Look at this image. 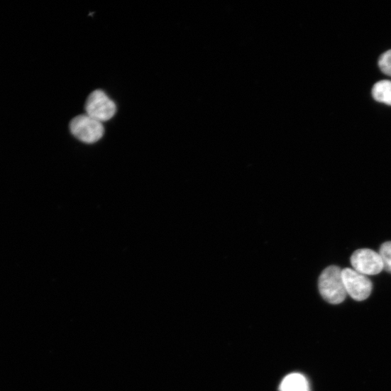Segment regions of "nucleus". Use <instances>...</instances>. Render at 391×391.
<instances>
[{
	"label": "nucleus",
	"instance_id": "nucleus-1",
	"mask_svg": "<svg viewBox=\"0 0 391 391\" xmlns=\"http://www.w3.org/2000/svg\"><path fill=\"white\" fill-rule=\"evenodd\" d=\"M319 290L324 299L332 304L342 303L347 297L342 270L337 266L325 269L319 278Z\"/></svg>",
	"mask_w": 391,
	"mask_h": 391
},
{
	"label": "nucleus",
	"instance_id": "nucleus-2",
	"mask_svg": "<svg viewBox=\"0 0 391 391\" xmlns=\"http://www.w3.org/2000/svg\"><path fill=\"white\" fill-rule=\"evenodd\" d=\"M70 131L77 139L87 144H94L104 135L101 122L89 116L80 115L70 123Z\"/></svg>",
	"mask_w": 391,
	"mask_h": 391
},
{
	"label": "nucleus",
	"instance_id": "nucleus-3",
	"mask_svg": "<svg viewBox=\"0 0 391 391\" xmlns=\"http://www.w3.org/2000/svg\"><path fill=\"white\" fill-rule=\"evenodd\" d=\"M85 109L87 115L100 122L111 120L117 111L115 102L101 90L94 91L89 94Z\"/></svg>",
	"mask_w": 391,
	"mask_h": 391
},
{
	"label": "nucleus",
	"instance_id": "nucleus-4",
	"mask_svg": "<svg viewBox=\"0 0 391 391\" xmlns=\"http://www.w3.org/2000/svg\"><path fill=\"white\" fill-rule=\"evenodd\" d=\"M342 277L347 292L353 299L364 301L371 294L373 283L365 275L351 268L342 270Z\"/></svg>",
	"mask_w": 391,
	"mask_h": 391
},
{
	"label": "nucleus",
	"instance_id": "nucleus-5",
	"mask_svg": "<svg viewBox=\"0 0 391 391\" xmlns=\"http://www.w3.org/2000/svg\"><path fill=\"white\" fill-rule=\"evenodd\" d=\"M351 263L354 270L365 275H378L383 270L380 255L370 248L355 251L351 258Z\"/></svg>",
	"mask_w": 391,
	"mask_h": 391
},
{
	"label": "nucleus",
	"instance_id": "nucleus-6",
	"mask_svg": "<svg viewBox=\"0 0 391 391\" xmlns=\"http://www.w3.org/2000/svg\"><path fill=\"white\" fill-rule=\"evenodd\" d=\"M279 388L280 391H300L309 388V385L304 375L292 373L282 380Z\"/></svg>",
	"mask_w": 391,
	"mask_h": 391
},
{
	"label": "nucleus",
	"instance_id": "nucleus-7",
	"mask_svg": "<svg viewBox=\"0 0 391 391\" xmlns=\"http://www.w3.org/2000/svg\"><path fill=\"white\" fill-rule=\"evenodd\" d=\"M372 93L376 101L391 105V81L378 82L374 85Z\"/></svg>",
	"mask_w": 391,
	"mask_h": 391
},
{
	"label": "nucleus",
	"instance_id": "nucleus-8",
	"mask_svg": "<svg viewBox=\"0 0 391 391\" xmlns=\"http://www.w3.org/2000/svg\"><path fill=\"white\" fill-rule=\"evenodd\" d=\"M379 255L381 257L383 269L391 273V241L382 244L380 248Z\"/></svg>",
	"mask_w": 391,
	"mask_h": 391
},
{
	"label": "nucleus",
	"instance_id": "nucleus-9",
	"mask_svg": "<svg viewBox=\"0 0 391 391\" xmlns=\"http://www.w3.org/2000/svg\"><path fill=\"white\" fill-rule=\"evenodd\" d=\"M378 64L382 72L391 77V50L380 56Z\"/></svg>",
	"mask_w": 391,
	"mask_h": 391
},
{
	"label": "nucleus",
	"instance_id": "nucleus-10",
	"mask_svg": "<svg viewBox=\"0 0 391 391\" xmlns=\"http://www.w3.org/2000/svg\"><path fill=\"white\" fill-rule=\"evenodd\" d=\"M300 391H310V390H309V388H307V389H304V390H300Z\"/></svg>",
	"mask_w": 391,
	"mask_h": 391
}]
</instances>
